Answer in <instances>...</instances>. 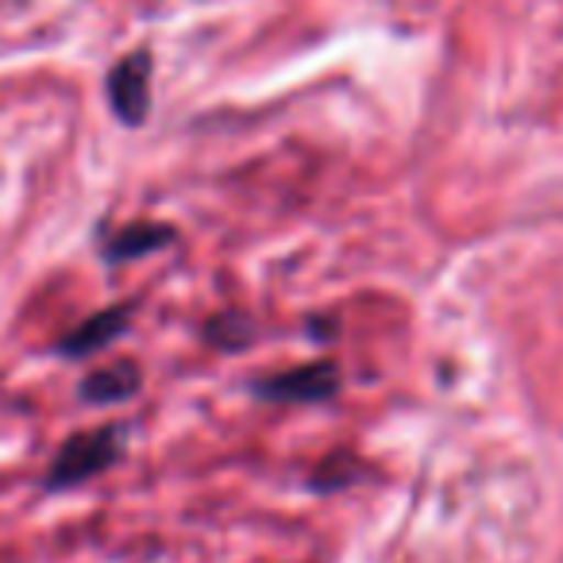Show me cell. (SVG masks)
Masks as SVG:
<instances>
[{"mask_svg":"<svg viewBox=\"0 0 563 563\" xmlns=\"http://www.w3.org/2000/svg\"><path fill=\"white\" fill-rule=\"evenodd\" d=\"M120 455H124V429L120 424H101V429L78 432V437H70L58 448L55 463L47 471V490H74V486L117 467Z\"/></svg>","mask_w":563,"mask_h":563,"instance_id":"cell-1","label":"cell"},{"mask_svg":"<svg viewBox=\"0 0 563 563\" xmlns=\"http://www.w3.org/2000/svg\"><path fill=\"white\" fill-rule=\"evenodd\" d=\"M340 390V375L332 363H306L286 375H274L255 383V394L263 401H286V406H306V401H329Z\"/></svg>","mask_w":563,"mask_h":563,"instance_id":"cell-2","label":"cell"},{"mask_svg":"<svg viewBox=\"0 0 563 563\" xmlns=\"http://www.w3.org/2000/svg\"><path fill=\"white\" fill-rule=\"evenodd\" d=\"M109 101L124 124H143L151 109V58L132 55L124 63L112 66L109 74Z\"/></svg>","mask_w":563,"mask_h":563,"instance_id":"cell-3","label":"cell"},{"mask_svg":"<svg viewBox=\"0 0 563 563\" xmlns=\"http://www.w3.org/2000/svg\"><path fill=\"white\" fill-rule=\"evenodd\" d=\"M128 317H132V306H112V309H101V313H93L89 321H81L78 329L66 332L63 355H70V360H81V355L101 352L104 344H112V340L124 332Z\"/></svg>","mask_w":563,"mask_h":563,"instance_id":"cell-4","label":"cell"},{"mask_svg":"<svg viewBox=\"0 0 563 563\" xmlns=\"http://www.w3.org/2000/svg\"><path fill=\"white\" fill-rule=\"evenodd\" d=\"M140 390V367L135 363H117V367H101L81 383V398L86 401H124Z\"/></svg>","mask_w":563,"mask_h":563,"instance_id":"cell-5","label":"cell"},{"mask_svg":"<svg viewBox=\"0 0 563 563\" xmlns=\"http://www.w3.org/2000/svg\"><path fill=\"white\" fill-rule=\"evenodd\" d=\"M166 240H170V228L135 224V228H128V232H120L104 251H109V258H135V255H147V251L166 247Z\"/></svg>","mask_w":563,"mask_h":563,"instance_id":"cell-6","label":"cell"}]
</instances>
